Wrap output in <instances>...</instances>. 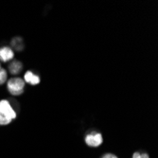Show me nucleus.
<instances>
[{
  "label": "nucleus",
  "instance_id": "11",
  "mask_svg": "<svg viewBox=\"0 0 158 158\" xmlns=\"http://www.w3.org/2000/svg\"><path fill=\"white\" fill-rule=\"evenodd\" d=\"M102 158H118V156L113 153H105L102 156Z\"/></svg>",
  "mask_w": 158,
  "mask_h": 158
},
{
  "label": "nucleus",
  "instance_id": "3",
  "mask_svg": "<svg viewBox=\"0 0 158 158\" xmlns=\"http://www.w3.org/2000/svg\"><path fill=\"white\" fill-rule=\"evenodd\" d=\"M0 110L10 119L13 120L16 118V112L14 111L13 107L11 106L10 102L8 99L0 100Z\"/></svg>",
  "mask_w": 158,
  "mask_h": 158
},
{
  "label": "nucleus",
  "instance_id": "10",
  "mask_svg": "<svg viewBox=\"0 0 158 158\" xmlns=\"http://www.w3.org/2000/svg\"><path fill=\"white\" fill-rule=\"evenodd\" d=\"M132 158H150V156L145 152H135Z\"/></svg>",
  "mask_w": 158,
  "mask_h": 158
},
{
  "label": "nucleus",
  "instance_id": "12",
  "mask_svg": "<svg viewBox=\"0 0 158 158\" xmlns=\"http://www.w3.org/2000/svg\"><path fill=\"white\" fill-rule=\"evenodd\" d=\"M0 69H1V64H0Z\"/></svg>",
  "mask_w": 158,
  "mask_h": 158
},
{
  "label": "nucleus",
  "instance_id": "8",
  "mask_svg": "<svg viewBox=\"0 0 158 158\" xmlns=\"http://www.w3.org/2000/svg\"><path fill=\"white\" fill-rule=\"evenodd\" d=\"M12 120L10 119L9 118H7L5 114L1 112L0 110V126H5V125H8L11 122Z\"/></svg>",
  "mask_w": 158,
  "mask_h": 158
},
{
  "label": "nucleus",
  "instance_id": "9",
  "mask_svg": "<svg viewBox=\"0 0 158 158\" xmlns=\"http://www.w3.org/2000/svg\"><path fill=\"white\" fill-rule=\"evenodd\" d=\"M7 79H8V73L6 69L1 68L0 69V85L4 84L7 81Z\"/></svg>",
  "mask_w": 158,
  "mask_h": 158
},
{
  "label": "nucleus",
  "instance_id": "6",
  "mask_svg": "<svg viewBox=\"0 0 158 158\" xmlns=\"http://www.w3.org/2000/svg\"><path fill=\"white\" fill-rule=\"evenodd\" d=\"M22 69H23V64L20 61H13L9 64V71L12 75L19 74Z\"/></svg>",
  "mask_w": 158,
  "mask_h": 158
},
{
  "label": "nucleus",
  "instance_id": "1",
  "mask_svg": "<svg viewBox=\"0 0 158 158\" xmlns=\"http://www.w3.org/2000/svg\"><path fill=\"white\" fill-rule=\"evenodd\" d=\"M25 86H26V82L24 81L22 78H19V77L11 78L7 82L8 91L13 96H19L23 94L25 90Z\"/></svg>",
  "mask_w": 158,
  "mask_h": 158
},
{
  "label": "nucleus",
  "instance_id": "7",
  "mask_svg": "<svg viewBox=\"0 0 158 158\" xmlns=\"http://www.w3.org/2000/svg\"><path fill=\"white\" fill-rule=\"evenodd\" d=\"M11 47L17 51H21L24 48V42L20 37H15L11 41Z\"/></svg>",
  "mask_w": 158,
  "mask_h": 158
},
{
  "label": "nucleus",
  "instance_id": "2",
  "mask_svg": "<svg viewBox=\"0 0 158 158\" xmlns=\"http://www.w3.org/2000/svg\"><path fill=\"white\" fill-rule=\"evenodd\" d=\"M84 141H85V144L87 146L92 147V148H98L102 144L103 137H102V135L99 132L92 131L85 135Z\"/></svg>",
  "mask_w": 158,
  "mask_h": 158
},
{
  "label": "nucleus",
  "instance_id": "5",
  "mask_svg": "<svg viewBox=\"0 0 158 158\" xmlns=\"http://www.w3.org/2000/svg\"><path fill=\"white\" fill-rule=\"evenodd\" d=\"M24 81L27 83H30L31 85H37L40 83V77L36 74H34L32 71L27 70V72L25 73L24 76Z\"/></svg>",
  "mask_w": 158,
  "mask_h": 158
},
{
  "label": "nucleus",
  "instance_id": "4",
  "mask_svg": "<svg viewBox=\"0 0 158 158\" xmlns=\"http://www.w3.org/2000/svg\"><path fill=\"white\" fill-rule=\"evenodd\" d=\"M14 52L13 50L9 47H2L0 48V61L3 63L10 62L13 59Z\"/></svg>",
  "mask_w": 158,
  "mask_h": 158
}]
</instances>
